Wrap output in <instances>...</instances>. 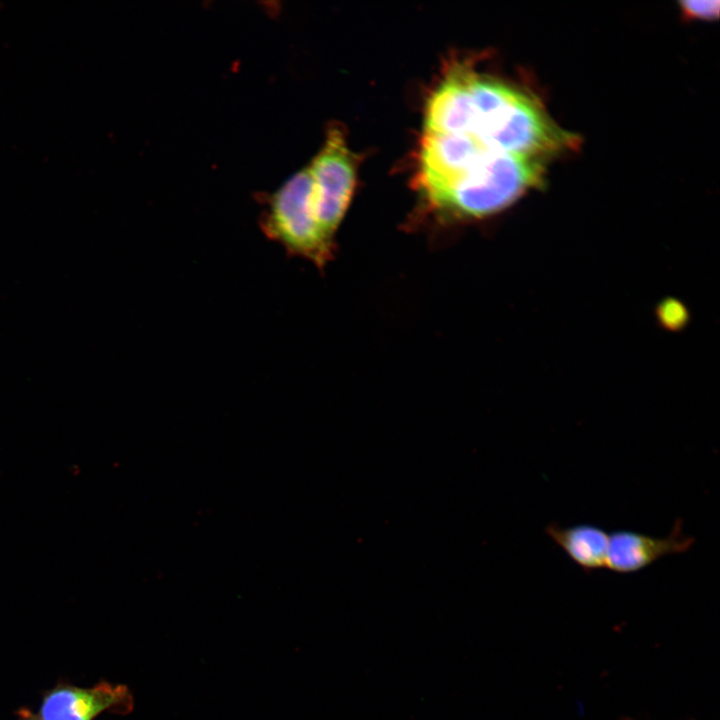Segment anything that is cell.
Returning <instances> with one entry per match:
<instances>
[{"label": "cell", "mask_w": 720, "mask_h": 720, "mask_svg": "<svg viewBox=\"0 0 720 720\" xmlns=\"http://www.w3.org/2000/svg\"><path fill=\"white\" fill-rule=\"evenodd\" d=\"M423 132L466 134L495 149L545 161L581 143L536 96L464 64L454 65L432 92Z\"/></svg>", "instance_id": "1"}, {"label": "cell", "mask_w": 720, "mask_h": 720, "mask_svg": "<svg viewBox=\"0 0 720 720\" xmlns=\"http://www.w3.org/2000/svg\"><path fill=\"white\" fill-rule=\"evenodd\" d=\"M260 227L267 238L290 255L323 268L332 256L333 242L323 234L315 212L308 167L290 176L265 201Z\"/></svg>", "instance_id": "2"}, {"label": "cell", "mask_w": 720, "mask_h": 720, "mask_svg": "<svg viewBox=\"0 0 720 720\" xmlns=\"http://www.w3.org/2000/svg\"><path fill=\"white\" fill-rule=\"evenodd\" d=\"M319 226L327 239L334 234L349 205L356 180V159L338 127L328 129L325 141L307 166Z\"/></svg>", "instance_id": "3"}, {"label": "cell", "mask_w": 720, "mask_h": 720, "mask_svg": "<svg viewBox=\"0 0 720 720\" xmlns=\"http://www.w3.org/2000/svg\"><path fill=\"white\" fill-rule=\"evenodd\" d=\"M134 701L129 688L101 681L92 687L58 685L43 697L41 720H94L103 712L127 714Z\"/></svg>", "instance_id": "4"}, {"label": "cell", "mask_w": 720, "mask_h": 720, "mask_svg": "<svg viewBox=\"0 0 720 720\" xmlns=\"http://www.w3.org/2000/svg\"><path fill=\"white\" fill-rule=\"evenodd\" d=\"M694 543L695 538L684 533L681 519L666 537L617 530L609 534L606 568L620 574L635 573L665 556L688 552Z\"/></svg>", "instance_id": "5"}, {"label": "cell", "mask_w": 720, "mask_h": 720, "mask_svg": "<svg viewBox=\"0 0 720 720\" xmlns=\"http://www.w3.org/2000/svg\"><path fill=\"white\" fill-rule=\"evenodd\" d=\"M546 535L585 572L606 568L609 534L593 524L562 526L550 523Z\"/></svg>", "instance_id": "6"}, {"label": "cell", "mask_w": 720, "mask_h": 720, "mask_svg": "<svg viewBox=\"0 0 720 720\" xmlns=\"http://www.w3.org/2000/svg\"><path fill=\"white\" fill-rule=\"evenodd\" d=\"M719 1H683L680 3L685 16L713 19L719 14Z\"/></svg>", "instance_id": "7"}, {"label": "cell", "mask_w": 720, "mask_h": 720, "mask_svg": "<svg viewBox=\"0 0 720 720\" xmlns=\"http://www.w3.org/2000/svg\"><path fill=\"white\" fill-rule=\"evenodd\" d=\"M19 720H41L40 717L38 718L34 714H32L30 711L24 709L20 711V719Z\"/></svg>", "instance_id": "8"}]
</instances>
